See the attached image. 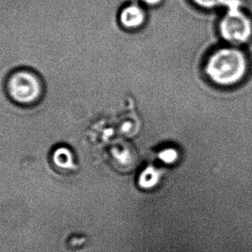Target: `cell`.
Listing matches in <instances>:
<instances>
[{
	"label": "cell",
	"mask_w": 252,
	"mask_h": 252,
	"mask_svg": "<svg viewBox=\"0 0 252 252\" xmlns=\"http://www.w3.org/2000/svg\"><path fill=\"white\" fill-rule=\"evenodd\" d=\"M248 61L241 50L236 48H221L212 53L205 64L207 77L220 86H232L245 78Z\"/></svg>",
	"instance_id": "1"
},
{
	"label": "cell",
	"mask_w": 252,
	"mask_h": 252,
	"mask_svg": "<svg viewBox=\"0 0 252 252\" xmlns=\"http://www.w3.org/2000/svg\"><path fill=\"white\" fill-rule=\"evenodd\" d=\"M4 91L10 101L19 107L30 108L42 101L45 94L42 78L28 67L16 68L4 82Z\"/></svg>",
	"instance_id": "2"
},
{
	"label": "cell",
	"mask_w": 252,
	"mask_h": 252,
	"mask_svg": "<svg viewBox=\"0 0 252 252\" xmlns=\"http://www.w3.org/2000/svg\"><path fill=\"white\" fill-rule=\"evenodd\" d=\"M219 29L224 41L231 44L244 43L252 35V20L237 4L228 3V11L220 22Z\"/></svg>",
	"instance_id": "3"
},
{
	"label": "cell",
	"mask_w": 252,
	"mask_h": 252,
	"mask_svg": "<svg viewBox=\"0 0 252 252\" xmlns=\"http://www.w3.org/2000/svg\"><path fill=\"white\" fill-rule=\"evenodd\" d=\"M145 21L144 10L136 4H129L119 13V22L126 29H137Z\"/></svg>",
	"instance_id": "4"
},
{
	"label": "cell",
	"mask_w": 252,
	"mask_h": 252,
	"mask_svg": "<svg viewBox=\"0 0 252 252\" xmlns=\"http://www.w3.org/2000/svg\"><path fill=\"white\" fill-rule=\"evenodd\" d=\"M194 4L200 7L212 9L224 4L226 0H192Z\"/></svg>",
	"instance_id": "5"
},
{
	"label": "cell",
	"mask_w": 252,
	"mask_h": 252,
	"mask_svg": "<svg viewBox=\"0 0 252 252\" xmlns=\"http://www.w3.org/2000/svg\"><path fill=\"white\" fill-rule=\"evenodd\" d=\"M144 4H148V5H151V6H154V5H158L160 4L162 0H141Z\"/></svg>",
	"instance_id": "6"
}]
</instances>
